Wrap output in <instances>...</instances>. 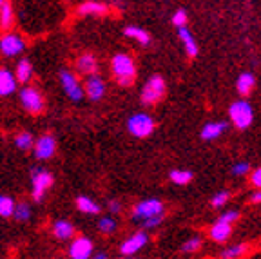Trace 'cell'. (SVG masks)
Wrapping results in <instances>:
<instances>
[{"instance_id":"6da1fadb","label":"cell","mask_w":261,"mask_h":259,"mask_svg":"<svg viewBox=\"0 0 261 259\" xmlns=\"http://www.w3.org/2000/svg\"><path fill=\"white\" fill-rule=\"evenodd\" d=\"M111 71H113L114 78L118 80L120 85L127 87L133 85L136 78V65L135 60L129 57L127 53H116L111 60Z\"/></svg>"},{"instance_id":"7a4b0ae2","label":"cell","mask_w":261,"mask_h":259,"mask_svg":"<svg viewBox=\"0 0 261 259\" xmlns=\"http://www.w3.org/2000/svg\"><path fill=\"white\" fill-rule=\"evenodd\" d=\"M165 93H167L165 80H163L160 74H154V76H151L143 84L142 93H140V100H142L143 106L151 107V106L160 103V101L163 100V96H165Z\"/></svg>"},{"instance_id":"3957f363","label":"cell","mask_w":261,"mask_h":259,"mask_svg":"<svg viewBox=\"0 0 261 259\" xmlns=\"http://www.w3.org/2000/svg\"><path fill=\"white\" fill-rule=\"evenodd\" d=\"M228 116H230V122H232V125L236 129L245 131L252 125L254 109L247 100H238L228 107Z\"/></svg>"},{"instance_id":"277c9868","label":"cell","mask_w":261,"mask_h":259,"mask_svg":"<svg viewBox=\"0 0 261 259\" xmlns=\"http://www.w3.org/2000/svg\"><path fill=\"white\" fill-rule=\"evenodd\" d=\"M154 127H156L154 120H152L151 114H147V113H135L127 120V131L136 138L151 136Z\"/></svg>"},{"instance_id":"5b68a950","label":"cell","mask_w":261,"mask_h":259,"mask_svg":"<svg viewBox=\"0 0 261 259\" xmlns=\"http://www.w3.org/2000/svg\"><path fill=\"white\" fill-rule=\"evenodd\" d=\"M51 185H53L51 172H47L45 169H38V167L31 170V196L35 201H42Z\"/></svg>"},{"instance_id":"8992f818","label":"cell","mask_w":261,"mask_h":259,"mask_svg":"<svg viewBox=\"0 0 261 259\" xmlns=\"http://www.w3.org/2000/svg\"><path fill=\"white\" fill-rule=\"evenodd\" d=\"M163 214V203L158 198H149L143 199V201L136 203L135 209H133V219L135 221L143 223L145 219L154 218V216Z\"/></svg>"},{"instance_id":"52a82bcc","label":"cell","mask_w":261,"mask_h":259,"mask_svg":"<svg viewBox=\"0 0 261 259\" xmlns=\"http://www.w3.org/2000/svg\"><path fill=\"white\" fill-rule=\"evenodd\" d=\"M20 101L24 109L31 114H40L45 107L44 96L40 94V91L35 89V87H29V85L20 91Z\"/></svg>"},{"instance_id":"ba28073f","label":"cell","mask_w":261,"mask_h":259,"mask_svg":"<svg viewBox=\"0 0 261 259\" xmlns=\"http://www.w3.org/2000/svg\"><path fill=\"white\" fill-rule=\"evenodd\" d=\"M60 84H62L64 93L67 94V98H71L73 101H80L82 98H84V89H82L80 82H78V78L74 76L71 71L62 69L60 71Z\"/></svg>"},{"instance_id":"9c48e42d","label":"cell","mask_w":261,"mask_h":259,"mask_svg":"<svg viewBox=\"0 0 261 259\" xmlns=\"http://www.w3.org/2000/svg\"><path fill=\"white\" fill-rule=\"evenodd\" d=\"M24 40L16 33H6L0 37V53L4 57H16L24 51Z\"/></svg>"},{"instance_id":"30bf717a","label":"cell","mask_w":261,"mask_h":259,"mask_svg":"<svg viewBox=\"0 0 261 259\" xmlns=\"http://www.w3.org/2000/svg\"><path fill=\"white\" fill-rule=\"evenodd\" d=\"M147 241H149V236H147L145 232H143V230L142 232H135V234L129 236V238H127L125 241L122 243L120 252H122L123 257H130V255L138 254V252L147 245Z\"/></svg>"},{"instance_id":"8fae6325","label":"cell","mask_w":261,"mask_h":259,"mask_svg":"<svg viewBox=\"0 0 261 259\" xmlns=\"http://www.w3.org/2000/svg\"><path fill=\"white\" fill-rule=\"evenodd\" d=\"M93 241H91L89 238H84V236H80V238H76L71 243L69 247V255L71 259H93Z\"/></svg>"},{"instance_id":"7c38bea8","label":"cell","mask_w":261,"mask_h":259,"mask_svg":"<svg viewBox=\"0 0 261 259\" xmlns=\"http://www.w3.org/2000/svg\"><path fill=\"white\" fill-rule=\"evenodd\" d=\"M33 150H35V156L38 160H49L57 150V142H55V138L51 134H44L35 142Z\"/></svg>"},{"instance_id":"4fadbf2b","label":"cell","mask_w":261,"mask_h":259,"mask_svg":"<svg viewBox=\"0 0 261 259\" xmlns=\"http://www.w3.org/2000/svg\"><path fill=\"white\" fill-rule=\"evenodd\" d=\"M86 94L89 96V100L98 101L106 96V82L102 76L93 74L86 80Z\"/></svg>"},{"instance_id":"5bb4252c","label":"cell","mask_w":261,"mask_h":259,"mask_svg":"<svg viewBox=\"0 0 261 259\" xmlns=\"http://www.w3.org/2000/svg\"><path fill=\"white\" fill-rule=\"evenodd\" d=\"M230 234H232V225H228V223H225V221H220V219H216V223H212L211 230H208L211 239L212 241H216V243L227 241V239L230 238Z\"/></svg>"},{"instance_id":"9a60e30c","label":"cell","mask_w":261,"mask_h":259,"mask_svg":"<svg viewBox=\"0 0 261 259\" xmlns=\"http://www.w3.org/2000/svg\"><path fill=\"white\" fill-rule=\"evenodd\" d=\"M16 84L18 80L9 69H0V96H9L15 93Z\"/></svg>"},{"instance_id":"2e32d148","label":"cell","mask_w":261,"mask_h":259,"mask_svg":"<svg viewBox=\"0 0 261 259\" xmlns=\"http://www.w3.org/2000/svg\"><path fill=\"white\" fill-rule=\"evenodd\" d=\"M227 129H228L227 122H208V123H205V125H203L200 136L203 138L205 142H211V140H216V138H220Z\"/></svg>"},{"instance_id":"e0dca14e","label":"cell","mask_w":261,"mask_h":259,"mask_svg":"<svg viewBox=\"0 0 261 259\" xmlns=\"http://www.w3.org/2000/svg\"><path fill=\"white\" fill-rule=\"evenodd\" d=\"M178 37H179V40H181V44H184L185 53H187L189 57H196L198 51H200V47H198V44H196L192 33L189 31L187 28H181V29H178Z\"/></svg>"},{"instance_id":"ac0fdd59","label":"cell","mask_w":261,"mask_h":259,"mask_svg":"<svg viewBox=\"0 0 261 259\" xmlns=\"http://www.w3.org/2000/svg\"><path fill=\"white\" fill-rule=\"evenodd\" d=\"M254 85H256V76L252 73H243L238 76L236 80V91L241 96H249L252 93Z\"/></svg>"},{"instance_id":"d6986e66","label":"cell","mask_w":261,"mask_h":259,"mask_svg":"<svg viewBox=\"0 0 261 259\" xmlns=\"http://www.w3.org/2000/svg\"><path fill=\"white\" fill-rule=\"evenodd\" d=\"M123 35L129 38H133V40L140 42L142 45H149L151 44V35L145 31V29L138 28V25H127L125 29H123Z\"/></svg>"},{"instance_id":"ffe728a7","label":"cell","mask_w":261,"mask_h":259,"mask_svg":"<svg viewBox=\"0 0 261 259\" xmlns=\"http://www.w3.org/2000/svg\"><path fill=\"white\" fill-rule=\"evenodd\" d=\"M78 13H80V15H106L107 4H103V2H94V0H87V2L78 6Z\"/></svg>"},{"instance_id":"44dd1931","label":"cell","mask_w":261,"mask_h":259,"mask_svg":"<svg viewBox=\"0 0 261 259\" xmlns=\"http://www.w3.org/2000/svg\"><path fill=\"white\" fill-rule=\"evenodd\" d=\"M96 58L93 57V55L86 53L82 55L80 58L76 60V69L80 71L82 74H89V76H93V73L96 71Z\"/></svg>"},{"instance_id":"7402d4cb","label":"cell","mask_w":261,"mask_h":259,"mask_svg":"<svg viewBox=\"0 0 261 259\" xmlns=\"http://www.w3.org/2000/svg\"><path fill=\"white\" fill-rule=\"evenodd\" d=\"M15 76H16V80L22 82V84H28V82L31 80L33 65H31V62H29L28 58H22V60H18L16 69H15Z\"/></svg>"},{"instance_id":"603a6c76","label":"cell","mask_w":261,"mask_h":259,"mask_svg":"<svg viewBox=\"0 0 261 259\" xmlns=\"http://www.w3.org/2000/svg\"><path fill=\"white\" fill-rule=\"evenodd\" d=\"M53 234L58 239H69L74 234V227L69 221H65V219H57L53 223Z\"/></svg>"},{"instance_id":"cb8c5ba5","label":"cell","mask_w":261,"mask_h":259,"mask_svg":"<svg viewBox=\"0 0 261 259\" xmlns=\"http://www.w3.org/2000/svg\"><path fill=\"white\" fill-rule=\"evenodd\" d=\"M76 206L78 211L84 214H100V205L94 199H91L89 196H78L76 198Z\"/></svg>"},{"instance_id":"d4e9b609","label":"cell","mask_w":261,"mask_h":259,"mask_svg":"<svg viewBox=\"0 0 261 259\" xmlns=\"http://www.w3.org/2000/svg\"><path fill=\"white\" fill-rule=\"evenodd\" d=\"M13 20H15L13 6L9 4V2H4V4H2V11H0V28L9 29L13 25Z\"/></svg>"},{"instance_id":"484cf974","label":"cell","mask_w":261,"mask_h":259,"mask_svg":"<svg viewBox=\"0 0 261 259\" xmlns=\"http://www.w3.org/2000/svg\"><path fill=\"white\" fill-rule=\"evenodd\" d=\"M169 178H171V182H174L176 185H187L189 182H192V172L187 169H174V170H171Z\"/></svg>"},{"instance_id":"4316f807","label":"cell","mask_w":261,"mask_h":259,"mask_svg":"<svg viewBox=\"0 0 261 259\" xmlns=\"http://www.w3.org/2000/svg\"><path fill=\"white\" fill-rule=\"evenodd\" d=\"M245 252H247V245L245 243L230 245V247H227L221 252V259H240Z\"/></svg>"},{"instance_id":"83f0119b","label":"cell","mask_w":261,"mask_h":259,"mask_svg":"<svg viewBox=\"0 0 261 259\" xmlns=\"http://www.w3.org/2000/svg\"><path fill=\"white\" fill-rule=\"evenodd\" d=\"M16 203L13 201V198L9 196H0V216L2 218H11L13 212H15Z\"/></svg>"},{"instance_id":"f1b7e54d","label":"cell","mask_w":261,"mask_h":259,"mask_svg":"<svg viewBox=\"0 0 261 259\" xmlns=\"http://www.w3.org/2000/svg\"><path fill=\"white\" fill-rule=\"evenodd\" d=\"M35 142H37V140H33L31 133H20L15 138L16 149H20V150H29L31 147H35Z\"/></svg>"},{"instance_id":"f546056e","label":"cell","mask_w":261,"mask_h":259,"mask_svg":"<svg viewBox=\"0 0 261 259\" xmlns=\"http://www.w3.org/2000/svg\"><path fill=\"white\" fill-rule=\"evenodd\" d=\"M201 245H203V239H201L200 236H192V238H189L187 241L181 245V252H185V254H194V252L200 250Z\"/></svg>"},{"instance_id":"4dcf8cb0","label":"cell","mask_w":261,"mask_h":259,"mask_svg":"<svg viewBox=\"0 0 261 259\" xmlns=\"http://www.w3.org/2000/svg\"><path fill=\"white\" fill-rule=\"evenodd\" d=\"M13 218H15L16 221H28V219L31 218V206H29L28 203H16Z\"/></svg>"},{"instance_id":"1f68e13d","label":"cell","mask_w":261,"mask_h":259,"mask_svg":"<svg viewBox=\"0 0 261 259\" xmlns=\"http://www.w3.org/2000/svg\"><path fill=\"white\" fill-rule=\"evenodd\" d=\"M98 230L102 232V234H113L116 230V221L113 218H109V216H103L98 221Z\"/></svg>"},{"instance_id":"d6a6232c","label":"cell","mask_w":261,"mask_h":259,"mask_svg":"<svg viewBox=\"0 0 261 259\" xmlns=\"http://www.w3.org/2000/svg\"><path fill=\"white\" fill-rule=\"evenodd\" d=\"M187 20H189V16H187V11H185V9H178V11H174V15H172V18H171L172 25H176L178 29L187 28Z\"/></svg>"},{"instance_id":"836d02e7","label":"cell","mask_w":261,"mask_h":259,"mask_svg":"<svg viewBox=\"0 0 261 259\" xmlns=\"http://www.w3.org/2000/svg\"><path fill=\"white\" fill-rule=\"evenodd\" d=\"M228 199H230V192H228V191H220V192H216V194L212 196L211 205L214 206V209H220V206H223Z\"/></svg>"},{"instance_id":"e575fe53","label":"cell","mask_w":261,"mask_h":259,"mask_svg":"<svg viewBox=\"0 0 261 259\" xmlns=\"http://www.w3.org/2000/svg\"><path fill=\"white\" fill-rule=\"evenodd\" d=\"M234 176H238V178H243V176H247L250 172V163L249 162H238L232 165V170H230Z\"/></svg>"},{"instance_id":"d590c367","label":"cell","mask_w":261,"mask_h":259,"mask_svg":"<svg viewBox=\"0 0 261 259\" xmlns=\"http://www.w3.org/2000/svg\"><path fill=\"white\" fill-rule=\"evenodd\" d=\"M162 221H163V214H160V216H154V218L145 219V221L140 223V225H142L143 228H156V227L162 225Z\"/></svg>"},{"instance_id":"8d00e7d4","label":"cell","mask_w":261,"mask_h":259,"mask_svg":"<svg viewBox=\"0 0 261 259\" xmlns=\"http://www.w3.org/2000/svg\"><path fill=\"white\" fill-rule=\"evenodd\" d=\"M240 218V212L238 211H225L223 214H220V221H225V223H228V225H232L236 219Z\"/></svg>"},{"instance_id":"74e56055","label":"cell","mask_w":261,"mask_h":259,"mask_svg":"<svg viewBox=\"0 0 261 259\" xmlns=\"http://www.w3.org/2000/svg\"><path fill=\"white\" fill-rule=\"evenodd\" d=\"M250 183L256 187L257 191H261V167H257V169H254L250 172Z\"/></svg>"},{"instance_id":"f35d334b","label":"cell","mask_w":261,"mask_h":259,"mask_svg":"<svg viewBox=\"0 0 261 259\" xmlns=\"http://www.w3.org/2000/svg\"><path fill=\"white\" fill-rule=\"evenodd\" d=\"M107 209H109L111 214H120V212H122V205H120V201H116V199H111V201L107 203Z\"/></svg>"},{"instance_id":"ab89813d","label":"cell","mask_w":261,"mask_h":259,"mask_svg":"<svg viewBox=\"0 0 261 259\" xmlns=\"http://www.w3.org/2000/svg\"><path fill=\"white\" fill-rule=\"evenodd\" d=\"M250 199H252V203H261V191H256V192H254L252 198H250Z\"/></svg>"},{"instance_id":"60d3db41","label":"cell","mask_w":261,"mask_h":259,"mask_svg":"<svg viewBox=\"0 0 261 259\" xmlns=\"http://www.w3.org/2000/svg\"><path fill=\"white\" fill-rule=\"evenodd\" d=\"M93 259H107V255L106 254H98V255H94Z\"/></svg>"},{"instance_id":"b9f144b4","label":"cell","mask_w":261,"mask_h":259,"mask_svg":"<svg viewBox=\"0 0 261 259\" xmlns=\"http://www.w3.org/2000/svg\"><path fill=\"white\" fill-rule=\"evenodd\" d=\"M2 4H4V2H0V11H2Z\"/></svg>"},{"instance_id":"7bdbcfd3","label":"cell","mask_w":261,"mask_h":259,"mask_svg":"<svg viewBox=\"0 0 261 259\" xmlns=\"http://www.w3.org/2000/svg\"><path fill=\"white\" fill-rule=\"evenodd\" d=\"M122 259H136V257H122Z\"/></svg>"}]
</instances>
